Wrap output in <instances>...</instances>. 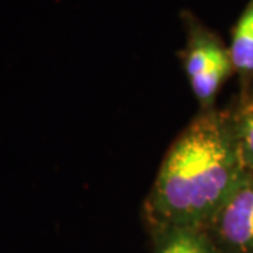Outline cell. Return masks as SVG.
Wrapping results in <instances>:
<instances>
[{
    "instance_id": "obj_6",
    "label": "cell",
    "mask_w": 253,
    "mask_h": 253,
    "mask_svg": "<svg viewBox=\"0 0 253 253\" xmlns=\"http://www.w3.org/2000/svg\"><path fill=\"white\" fill-rule=\"evenodd\" d=\"M238 146L244 163L253 166V107L248 110L242 118Z\"/></svg>"
},
{
    "instance_id": "obj_5",
    "label": "cell",
    "mask_w": 253,
    "mask_h": 253,
    "mask_svg": "<svg viewBox=\"0 0 253 253\" xmlns=\"http://www.w3.org/2000/svg\"><path fill=\"white\" fill-rule=\"evenodd\" d=\"M161 253H208V249L200 236L181 229L168 241Z\"/></svg>"
},
{
    "instance_id": "obj_2",
    "label": "cell",
    "mask_w": 253,
    "mask_h": 253,
    "mask_svg": "<svg viewBox=\"0 0 253 253\" xmlns=\"http://www.w3.org/2000/svg\"><path fill=\"white\" fill-rule=\"evenodd\" d=\"M184 23L187 27V46L183 54L186 73L196 97L208 104L234 69L229 49L193 14H184Z\"/></svg>"
},
{
    "instance_id": "obj_1",
    "label": "cell",
    "mask_w": 253,
    "mask_h": 253,
    "mask_svg": "<svg viewBox=\"0 0 253 253\" xmlns=\"http://www.w3.org/2000/svg\"><path fill=\"white\" fill-rule=\"evenodd\" d=\"M238 142L215 116L197 118L173 144L152 193L159 217L190 226L215 217L246 176Z\"/></svg>"
},
{
    "instance_id": "obj_4",
    "label": "cell",
    "mask_w": 253,
    "mask_h": 253,
    "mask_svg": "<svg viewBox=\"0 0 253 253\" xmlns=\"http://www.w3.org/2000/svg\"><path fill=\"white\" fill-rule=\"evenodd\" d=\"M229 55L234 69L242 75L253 73V0H249L232 30Z\"/></svg>"
},
{
    "instance_id": "obj_3",
    "label": "cell",
    "mask_w": 253,
    "mask_h": 253,
    "mask_svg": "<svg viewBox=\"0 0 253 253\" xmlns=\"http://www.w3.org/2000/svg\"><path fill=\"white\" fill-rule=\"evenodd\" d=\"M215 217L224 241L236 248L253 246V181L246 177Z\"/></svg>"
}]
</instances>
